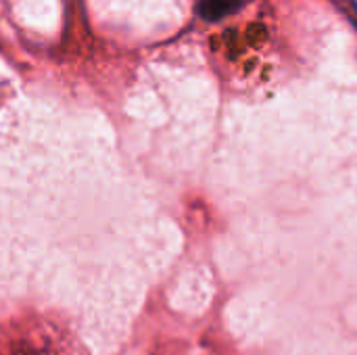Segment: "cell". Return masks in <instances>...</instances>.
Masks as SVG:
<instances>
[{
  "label": "cell",
  "instance_id": "1",
  "mask_svg": "<svg viewBox=\"0 0 357 355\" xmlns=\"http://www.w3.org/2000/svg\"><path fill=\"white\" fill-rule=\"evenodd\" d=\"M249 0H201L199 4V10L205 19L209 21H215V19H222L234 10H238L241 6H245Z\"/></svg>",
  "mask_w": 357,
  "mask_h": 355
}]
</instances>
